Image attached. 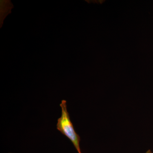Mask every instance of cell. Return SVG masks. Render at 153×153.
Segmentation results:
<instances>
[{
	"label": "cell",
	"mask_w": 153,
	"mask_h": 153,
	"mask_svg": "<svg viewBox=\"0 0 153 153\" xmlns=\"http://www.w3.org/2000/svg\"><path fill=\"white\" fill-rule=\"evenodd\" d=\"M145 153H153V152H152L150 150H149L147 151V152Z\"/></svg>",
	"instance_id": "obj_2"
},
{
	"label": "cell",
	"mask_w": 153,
	"mask_h": 153,
	"mask_svg": "<svg viewBox=\"0 0 153 153\" xmlns=\"http://www.w3.org/2000/svg\"><path fill=\"white\" fill-rule=\"evenodd\" d=\"M60 106L61 108V116L57 120V129L71 141L78 153H82L79 146L80 138L75 131L70 119L66 100H62Z\"/></svg>",
	"instance_id": "obj_1"
}]
</instances>
